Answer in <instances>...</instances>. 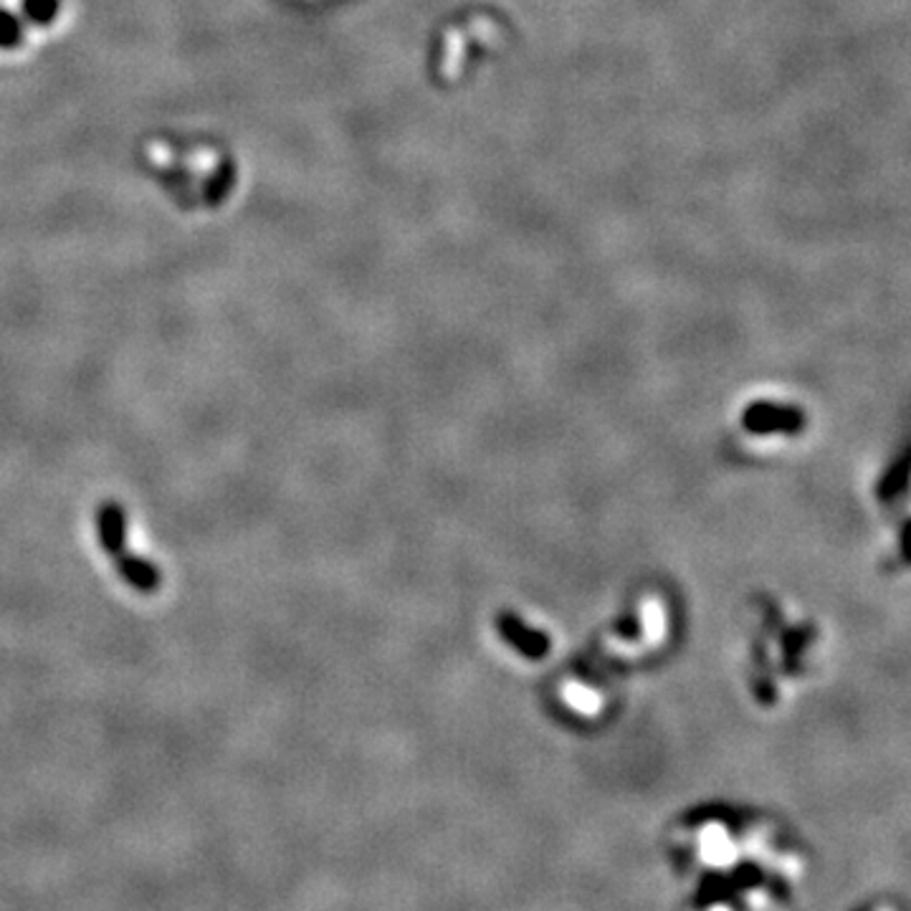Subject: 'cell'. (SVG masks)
<instances>
[{"mask_svg":"<svg viewBox=\"0 0 911 911\" xmlns=\"http://www.w3.org/2000/svg\"><path fill=\"white\" fill-rule=\"evenodd\" d=\"M94 530L101 549L112 560L117 575L139 595H155L162 585V572L157 564L130 552L127 545V512L117 501H105L94 514Z\"/></svg>","mask_w":911,"mask_h":911,"instance_id":"cell-1","label":"cell"}]
</instances>
